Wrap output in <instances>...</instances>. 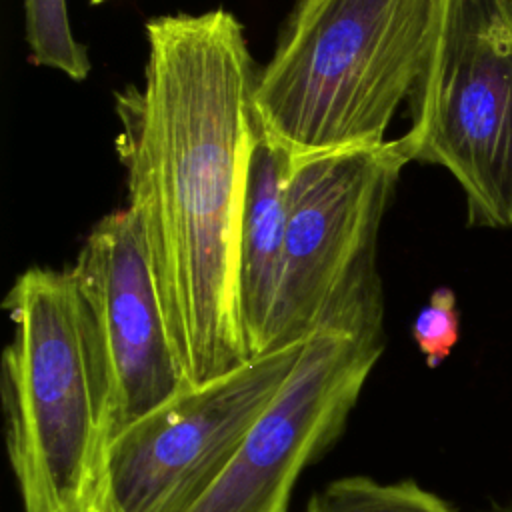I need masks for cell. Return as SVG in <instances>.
<instances>
[{"instance_id": "6da1fadb", "label": "cell", "mask_w": 512, "mask_h": 512, "mask_svg": "<svg viewBox=\"0 0 512 512\" xmlns=\"http://www.w3.org/2000/svg\"><path fill=\"white\" fill-rule=\"evenodd\" d=\"M142 84L116 92L126 170L166 326L198 386L246 362L238 246L256 126V72L224 8L146 24Z\"/></svg>"}, {"instance_id": "7a4b0ae2", "label": "cell", "mask_w": 512, "mask_h": 512, "mask_svg": "<svg viewBox=\"0 0 512 512\" xmlns=\"http://www.w3.org/2000/svg\"><path fill=\"white\" fill-rule=\"evenodd\" d=\"M6 454L24 512H98L110 390L96 328L68 270L32 266L2 300Z\"/></svg>"}, {"instance_id": "3957f363", "label": "cell", "mask_w": 512, "mask_h": 512, "mask_svg": "<svg viewBox=\"0 0 512 512\" xmlns=\"http://www.w3.org/2000/svg\"><path fill=\"white\" fill-rule=\"evenodd\" d=\"M440 0H300L252 104L292 162L386 142L428 60Z\"/></svg>"}, {"instance_id": "277c9868", "label": "cell", "mask_w": 512, "mask_h": 512, "mask_svg": "<svg viewBox=\"0 0 512 512\" xmlns=\"http://www.w3.org/2000/svg\"><path fill=\"white\" fill-rule=\"evenodd\" d=\"M408 162L400 136L290 164L284 270L266 354L304 340L330 318L384 310L376 240Z\"/></svg>"}, {"instance_id": "5b68a950", "label": "cell", "mask_w": 512, "mask_h": 512, "mask_svg": "<svg viewBox=\"0 0 512 512\" xmlns=\"http://www.w3.org/2000/svg\"><path fill=\"white\" fill-rule=\"evenodd\" d=\"M404 132L412 162L448 170L470 226H512V4L440 0Z\"/></svg>"}, {"instance_id": "8992f818", "label": "cell", "mask_w": 512, "mask_h": 512, "mask_svg": "<svg viewBox=\"0 0 512 512\" xmlns=\"http://www.w3.org/2000/svg\"><path fill=\"white\" fill-rule=\"evenodd\" d=\"M384 352V316L332 318L304 338L286 382L186 512H288L308 464L342 434Z\"/></svg>"}, {"instance_id": "52a82bcc", "label": "cell", "mask_w": 512, "mask_h": 512, "mask_svg": "<svg viewBox=\"0 0 512 512\" xmlns=\"http://www.w3.org/2000/svg\"><path fill=\"white\" fill-rule=\"evenodd\" d=\"M302 344L190 386L112 436L98 512H186L278 394Z\"/></svg>"}, {"instance_id": "ba28073f", "label": "cell", "mask_w": 512, "mask_h": 512, "mask_svg": "<svg viewBox=\"0 0 512 512\" xmlns=\"http://www.w3.org/2000/svg\"><path fill=\"white\" fill-rule=\"evenodd\" d=\"M70 272L100 342L116 436L194 384L174 350L142 230L128 206L92 226Z\"/></svg>"}, {"instance_id": "9c48e42d", "label": "cell", "mask_w": 512, "mask_h": 512, "mask_svg": "<svg viewBox=\"0 0 512 512\" xmlns=\"http://www.w3.org/2000/svg\"><path fill=\"white\" fill-rule=\"evenodd\" d=\"M288 174L290 158L256 118L238 246V320L246 360L264 356L268 346L284 270Z\"/></svg>"}, {"instance_id": "30bf717a", "label": "cell", "mask_w": 512, "mask_h": 512, "mask_svg": "<svg viewBox=\"0 0 512 512\" xmlns=\"http://www.w3.org/2000/svg\"><path fill=\"white\" fill-rule=\"evenodd\" d=\"M306 512H454V508L412 480L384 484L368 476H344L316 492Z\"/></svg>"}, {"instance_id": "8fae6325", "label": "cell", "mask_w": 512, "mask_h": 512, "mask_svg": "<svg viewBox=\"0 0 512 512\" xmlns=\"http://www.w3.org/2000/svg\"><path fill=\"white\" fill-rule=\"evenodd\" d=\"M24 18L32 64L64 72L78 82L88 76L90 60L72 34L66 0H24Z\"/></svg>"}, {"instance_id": "7c38bea8", "label": "cell", "mask_w": 512, "mask_h": 512, "mask_svg": "<svg viewBox=\"0 0 512 512\" xmlns=\"http://www.w3.org/2000/svg\"><path fill=\"white\" fill-rule=\"evenodd\" d=\"M412 338L422 352L428 368L440 366L460 338V316L456 294L442 286L430 294L426 306L414 318Z\"/></svg>"}, {"instance_id": "4fadbf2b", "label": "cell", "mask_w": 512, "mask_h": 512, "mask_svg": "<svg viewBox=\"0 0 512 512\" xmlns=\"http://www.w3.org/2000/svg\"><path fill=\"white\" fill-rule=\"evenodd\" d=\"M92 4H100V2H106V0H90Z\"/></svg>"}, {"instance_id": "5bb4252c", "label": "cell", "mask_w": 512, "mask_h": 512, "mask_svg": "<svg viewBox=\"0 0 512 512\" xmlns=\"http://www.w3.org/2000/svg\"><path fill=\"white\" fill-rule=\"evenodd\" d=\"M508 2H510V4H512V0H508Z\"/></svg>"}]
</instances>
